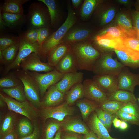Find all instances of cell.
I'll use <instances>...</instances> for the list:
<instances>
[{
  "mask_svg": "<svg viewBox=\"0 0 139 139\" xmlns=\"http://www.w3.org/2000/svg\"><path fill=\"white\" fill-rule=\"evenodd\" d=\"M70 45L76 60L78 70L92 71L101 55L99 51L90 44L83 41Z\"/></svg>",
  "mask_w": 139,
  "mask_h": 139,
  "instance_id": "1",
  "label": "cell"
},
{
  "mask_svg": "<svg viewBox=\"0 0 139 139\" xmlns=\"http://www.w3.org/2000/svg\"><path fill=\"white\" fill-rule=\"evenodd\" d=\"M76 21L75 13L69 7L67 17L64 23L55 32L53 33L41 47L40 58H47L54 49L61 43L63 38Z\"/></svg>",
  "mask_w": 139,
  "mask_h": 139,
  "instance_id": "2",
  "label": "cell"
},
{
  "mask_svg": "<svg viewBox=\"0 0 139 139\" xmlns=\"http://www.w3.org/2000/svg\"><path fill=\"white\" fill-rule=\"evenodd\" d=\"M38 2L32 3L29 7L26 22L29 29L49 27L48 24L50 18L48 8H46V6L45 4Z\"/></svg>",
  "mask_w": 139,
  "mask_h": 139,
  "instance_id": "3",
  "label": "cell"
},
{
  "mask_svg": "<svg viewBox=\"0 0 139 139\" xmlns=\"http://www.w3.org/2000/svg\"><path fill=\"white\" fill-rule=\"evenodd\" d=\"M16 74L23 85L26 98L33 106L39 108L41 106V102L36 82L27 71L17 70Z\"/></svg>",
  "mask_w": 139,
  "mask_h": 139,
  "instance_id": "4",
  "label": "cell"
},
{
  "mask_svg": "<svg viewBox=\"0 0 139 139\" xmlns=\"http://www.w3.org/2000/svg\"><path fill=\"white\" fill-rule=\"evenodd\" d=\"M125 67L120 62L114 59L111 53H106L101 54L92 71L96 75L111 74L118 75Z\"/></svg>",
  "mask_w": 139,
  "mask_h": 139,
  "instance_id": "5",
  "label": "cell"
},
{
  "mask_svg": "<svg viewBox=\"0 0 139 139\" xmlns=\"http://www.w3.org/2000/svg\"><path fill=\"white\" fill-rule=\"evenodd\" d=\"M19 36L20 41L17 54L13 61L5 67L4 71L5 73L20 67L22 61L32 53H37L40 56L41 47L37 42L31 43L26 40L20 34Z\"/></svg>",
  "mask_w": 139,
  "mask_h": 139,
  "instance_id": "6",
  "label": "cell"
},
{
  "mask_svg": "<svg viewBox=\"0 0 139 139\" xmlns=\"http://www.w3.org/2000/svg\"><path fill=\"white\" fill-rule=\"evenodd\" d=\"M27 71L37 83L40 94L41 96L44 95L47 89L60 80L64 75L55 69L45 73H41L33 71Z\"/></svg>",
  "mask_w": 139,
  "mask_h": 139,
  "instance_id": "7",
  "label": "cell"
},
{
  "mask_svg": "<svg viewBox=\"0 0 139 139\" xmlns=\"http://www.w3.org/2000/svg\"><path fill=\"white\" fill-rule=\"evenodd\" d=\"M0 97L5 102L9 110L22 115L31 120L36 116L35 110L27 101L20 102L1 93Z\"/></svg>",
  "mask_w": 139,
  "mask_h": 139,
  "instance_id": "8",
  "label": "cell"
},
{
  "mask_svg": "<svg viewBox=\"0 0 139 139\" xmlns=\"http://www.w3.org/2000/svg\"><path fill=\"white\" fill-rule=\"evenodd\" d=\"M22 70L35 72H47L54 69V68L48 63L41 60V58L37 53H32L23 59L20 64Z\"/></svg>",
  "mask_w": 139,
  "mask_h": 139,
  "instance_id": "9",
  "label": "cell"
},
{
  "mask_svg": "<svg viewBox=\"0 0 139 139\" xmlns=\"http://www.w3.org/2000/svg\"><path fill=\"white\" fill-rule=\"evenodd\" d=\"M85 97L99 104L108 100V95L92 79H86L83 82Z\"/></svg>",
  "mask_w": 139,
  "mask_h": 139,
  "instance_id": "10",
  "label": "cell"
},
{
  "mask_svg": "<svg viewBox=\"0 0 139 139\" xmlns=\"http://www.w3.org/2000/svg\"><path fill=\"white\" fill-rule=\"evenodd\" d=\"M73 112V109L65 102L56 107H45L41 114L45 119L51 118L61 121L66 116L72 115Z\"/></svg>",
  "mask_w": 139,
  "mask_h": 139,
  "instance_id": "11",
  "label": "cell"
},
{
  "mask_svg": "<svg viewBox=\"0 0 139 139\" xmlns=\"http://www.w3.org/2000/svg\"><path fill=\"white\" fill-rule=\"evenodd\" d=\"M118 89L133 93L135 87L139 85V74L133 73L125 67L118 75Z\"/></svg>",
  "mask_w": 139,
  "mask_h": 139,
  "instance_id": "12",
  "label": "cell"
},
{
  "mask_svg": "<svg viewBox=\"0 0 139 139\" xmlns=\"http://www.w3.org/2000/svg\"><path fill=\"white\" fill-rule=\"evenodd\" d=\"M92 79L108 95L118 89V75H95Z\"/></svg>",
  "mask_w": 139,
  "mask_h": 139,
  "instance_id": "13",
  "label": "cell"
},
{
  "mask_svg": "<svg viewBox=\"0 0 139 139\" xmlns=\"http://www.w3.org/2000/svg\"><path fill=\"white\" fill-rule=\"evenodd\" d=\"M83 73L77 71L64 74L62 79L55 85L61 92L66 94L75 84L82 83Z\"/></svg>",
  "mask_w": 139,
  "mask_h": 139,
  "instance_id": "14",
  "label": "cell"
},
{
  "mask_svg": "<svg viewBox=\"0 0 139 139\" xmlns=\"http://www.w3.org/2000/svg\"><path fill=\"white\" fill-rule=\"evenodd\" d=\"M95 42L99 47L103 50H117L123 51V38L112 37L106 34L97 35Z\"/></svg>",
  "mask_w": 139,
  "mask_h": 139,
  "instance_id": "15",
  "label": "cell"
},
{
  "mask_svg": "<svg viewBox=\"0 0 139 139\" xmlns=\"http://www.w3.org/2000/svg\"><path fill=\"white\" fill-rule=\"evenodd\" d=\"M123 38V51L133 60H139V35L129 36Z\"/></svg>",
  "mask_w": 139,
  "mask_h": 139,
  "instance_id": "16",
  "label": "cell"
},
{
  "mask_svg": "<svg viewBox=\"0 0 139 139\" xmlns=\"http://www.w3.org/2000/svg\"><path fill=\"white\" fill-rule=\"evenodd\" d=\"M54 69L63 74L77 71L76 60L71 49L64 56Z\"/></svg>",
  "mask_w": 139,
  "mask_h": 139,
  "instance_id": "17",
  "label": "cell"
},
{
  "mask_svg": "<svg viewBox=\"0 0 139 139\" xmlns=\"http://www.w3.org/2000/svg\"><path fill=\"white\" fill-rule=\"evenodd\" d=\"M65 94L60 91L54 85L50 86L46 93L41 106L45 107H52L62 102Z\"/></svg>",
  "mask_w": 139,
  "mask_h": 139,
  "instance_id": "18",
  "label": "cell"
},
{
  "mask_svg": "<svg viewBox=\"0 0 139 139\" xmlns=\"http://www.w3.org/2000/svg\"><path fill=\"white\" fill-rule=\"evenodd\" d=\"M71 49L70 45L62 42L51 52L47 57L48 63L54 68L64 56Z\"/></svg>",
  "mask_w": 139,
  "mask_h": 139,
  "instance_id": "19",
  "label": "cell"
},
{
  "mask_svg": "<svg viewBox=\"0 0 139 139\" xmlns=\"http://www.w3.org/2000/svg\"><path fill=\"white\" fill-rule=\"evenodd\" d=\"M89 126L91 130L101 139H117L110 136L108 130L99 120L96 113L91 116Z\"/></svg>",
  "mask_w": 139,
  "mask_h": 139,
  "instance_id": "20",
  "label": "cell"
},
{
  "mask_svg": "<svg viewBox=\"0 0 139 139\" xmlns=\"http://www.w3.org/2000/svg\"><path fill=\"white\" fill-rule=\"evenodd\" d=\"M29 0H5L0 5V11L1 12L23 15V5Z\"/></svg>",
  "mask_w": 139,
  "mask_h": 139,
  "instance_id": "21",
  "label": "cell"
},
{
  "mask_svg": "<svg viewBox=\"0 0 139 139\" xmlns=\"http://www.w3.org/2000/svg\"><path fill=\"white\" fill-rule=\"evenodd\" d=\"M2 19L6 27L15 29L21 27L26 22V15L1 12Z\"/></svg>",
  "mask_w": 139,
  "mask_h": 139,
  "instance_id": "22",
  "label": "cell"
},
{
  "mask_svg": "<svg viewBox=\"0 0 139 139\" xmlns=\"http://www.w3.org/2000/svg\"><path fill=\"white\" fill-rule=\"evenodd\" d=\"M90 34V31L86 29H79L74 30L67 33L62 42H65L70 45L83 41L88 37Z\"/></svg>",
  "mask_w": 139,
  "mask_h": 139,
  "instance_id": "23",
  "label": "cell"
},
{
  "mask_svg": "<svg viewBox=\"0 0 139 139\" xmlns=\"http://www.w3.org/2000/svg\"><path fill=\"white\" fill-rule=\"evenodd\" d=\"M66 102L69 105L74 103L77 100L85 97L84 89L82 83H78L72 87L66 93Z\"/></svg>",
  "mask_w": 139,
  "mask_h": 139,
  "instance_id": "24",
  "label": "cell"
},
{
  "mask_svg": "<svg viewBox=\"0 0 139 139\" xmlns=\"http://www.w3.org/2000/svg\"><path fill=\"white\" fill-rule=\"evenodd\" d=\"M108 100L122 102L136 103L137 99L133 94L126 90L118 89L108 95Z\"/></svg>",
  "mask_w": 139,
  "mask_h": 139,
  "instance_id": "25",
  "label": "cell"
},
{
  "mask_svg": "<svg viewBox=\"0 0 139 139\" xmlns=\"http://www.w3.org/2000/svg\"><path fill=\"white\" fill-rule=\"evenodd\" d=\"M63 126L64 130L67 132L85 134L90 131L85 124L78 120L69 121L64 123Z\"/></svg>",
  "mask_w": 139,
  "mask_h": 139,
  "instance_id": "26",
  "label": "cell"
},
{
  "mask_svg": "<svg viewBox=\"0 0 139 139\" xmlns=\"http://www.w3.org/2000/svg\"><path fill=\"white\" fill-rule=\"evenodd\" d=\"M95 102L88 99L81 100L77 102L76 105L79 108L83 119H86L90 114L97 108Z\"/></svg>",
  "mask_w": 139,
  "mask_h": 139,
  "instance_id": "27",
  "label": "cell"
},
{
  "mask_svg": "<svg viewBox=\"0 0 139 139\" xmlns=\"http://www.w3.org/2000/svg\"><path fill=\"white\" fill-rule=\"evenodd\" d=\"M1 89L2 92L18 101L22 102L26 101L23 86L22 82L14 87Z\"/></svg>",
  "mask_w": 139,
  "mask_h": 139,
  "instance_id": "28",
  "label": "cell"
},
{
  "mask_svg": "<svg viewBox=\"0 0 139 139\" xmlns=\"http://www.w3.org/2000/svg\"><path fill=\"white\" fill-rule=\"evenodd\" d=\"M19 46V42L1 51L5 64L7 63L9 65L14 60L18 54Z\"/></svg>",
  "mask_w": 139,
  "mask_h": 139,
  "instance_id": "29",
  "label": "cell"
},
{
  "mask_svg": "<svg viewBox=\"0 0 139 139\" xmlns=\"http://www.w3.org/2000/svg\"><path fill=\"white\" fill-rule=\"evenodd\" d=\"M126 103L108 100L99 105L103 110L112 114H115Z\"/></svg>",
  "mask_w": 139,
  "mask_h": 139,
  "instance_id": "30",
  "label": "cell"
},
{
  "mask_svg": "<svg viewBox=\"0 0 139 139\" xmlns=\"http://www.w3.org/2000/svg\"><path fill=\"white\" fill-rule=\"evenodd\" d=\"M43 3L48 9L50 18V25H55L58 18V12L57 3L54 0H38Z\"/></svg>",
  "mask_w": 139,
  "mask_h": 139,
  "instance_id": "31",
  "label": "cell"
},
{
  "mask_svg": "<svg viewBox=\"0 0 139 139\" xmlns=\"http://www.w3.org/2000/svg\"><path fill=\"white\" fill-rule=\"evenodd\" d=\"M33 131L32 125L29 120L25 118L20 120L18 126V133L20 138L29 135Z\"/></svg>",
  "mask_w": 139,
  "mask_h": 139,
  "instance_id": "32",
  "label": "cell"
},
{
  "mask_svg": "<svg viewBox=\"0 0 139 139\" xmlns=\"http://www.w3.org/2000/svg\"><path fill=\"white\" fill-rule=\"evenodd\" d=\"M118 58L125 66L132 68L139 67V60L134 61L132 60L124 51L117 50H113Z\"/></svg>",
  "mask_w": 139,
  "mask_h": 139,
  "instance_id": "33",
  "label": "cell"
},
{
  "mask_svg": "<svg viewBox=\"0 0 139 139\" xmlns=\"http://www.w3.org/2000/svg\"><path fill=\"white\" fill-rule=\"evenodd\" d=\"M14 119L11 115L6 117L4 119L1 126L0 129L1 138L13 130Z\"/></svg>",
  "mask_w": 139,
  "mask_h": 139,
  "instance_id": "34",
  "label": "cell"
},
{
  "mask_svg": "<svg viewBox=\"0 0 139 139\" xmlns=\"http://www.w3.org/2000/svg\"><path fill=\"white\" fill-rule=\"evenodd\" d=\"M97 1L96 0H85L81 12V15L83 18L89 17L92 13L97 5Z\"/></svg>",
  "mask_w": 139,
  "mask_h": 139,
  "instance_id": "35",
  "label": "cell"
},
{
  "mask_svg": "<svg viewBox=\"0 0 139 139\" xmlns=\"http://www.w3.org/2000/svg\"><path fill=\"white\" fill-rule=\"evenodd\" d=\"M21 82L19 78L17 79L13 76L9 75L1 78L0 87L1 88H12L17 86Z\"/></svg>",
  "mask_w": 139,
  "mask_h": 139,
  "instance_id": "36",
  "label": "cell"
},
{
  "mask_svg": "<svg viewBox=\"0 0 139 139\" xmlns=\"http://www.w3.org/2000/svg\"><path fill=\"white\" fill-rule=\"evenodd\" d=\"M19 36H1L0 38V51H2L9 46L19 43Z\"/></svg>",
  "mask_w": 139,
  "mask_h": 139,
  "instance_id": "37",
  "label": "cell"
},
{
  "mask_svg": "<svg viewBox=\"0 0 139 139\" xmlns=\"http://www.w3.org/2000/svg\"><path fill=\"white\" fill-rule=\"evenodd\" d=\"M61 124L58 122H52L47 126L45 130L44 139H54L55 134L59 129Z\"/></svg>",
  "mask_w": 139,
  "mask_h": 139,
  "instance_id": "38",
  "label": "cell"
},
{
  "mask_svg": "<svg viewBox=\"0 0 139 139\" xmlns=\"http://www.w3.org/2000/svg\"><path fill=\"white\" fill-rule=\"evenodd\" d=\"M38 29H29L23 33L20 34L26 40L34 44L37 42Z\"/></svg>",
  "mask_w": 139,
  "mask_h": 139,
  "instance_id": "39",
  "label": "cell"
},
{
  "mask_svg": "<svg viewBox=\"0 0 139 139\" xmlns=\"http://www.w3.org/2000/svg\"><path fill=\"white\" fill-rule=\"evenodd\" d=\"M115 115L116 117L120 118L123 121L136 124H139V118L126 112L119 110Z\"/></svg>",
  "mask_w": 139,
  "mask_h": 139,
  "instance_id": "40",
  "label": "cell"
},
{
  "mask_svg": "<svg viewBox=\"0 0 139 139\" xmlns=\"http://www.w3.org/2000/svg\"><path fill=\"white\" fill-rule=\"evenodd\" d=\"M120 110L139 118V108L136 103H126Z\"/></svg>",
  "mask_w": 139,
  "mask_h": 139,
  "instance_id": "41",
  "label": "cell"
},
{
  "mask_svg": "<svg viewBox=\"0 0 139 139\" xmlns=\"http://www.w3.org/2000/svg\"><path fill=\"white\" fill-rule=\"evenodd\" d=\"M49 27H44L38 29L37 42L41 47L44 42L52 34Z\"/></svg>",
  "mask_w": 139,
  "mask_h": 139,
  "instance_id": "42",
  "label": "cell"
},
{
  "mask_svg": "<svg viewBox=\"0 0 139 139\" xmlns=\"http://www.w3.org/2000/svg\"><path fill=\"white\" fill-rule=\"evenodd\" d=\"M117 22L118 24H120L125 28L132 29L134 28L130 19L126 15L121 14L117 17Z\"/></svg>",
  "mask_w": 139,
  "mask_h": 139,
  "instance_id": "43",
  "label": "cell"
},
{
  "mask_svg": "<svg viewBox=\"0 0 139 139\" xmlns=\"http://www.w3.org/2000/svg\"><path fill=\"white\" fill-rule=\"evenodd\" d=\"M100 111L104 119L106 125V128L108 130H110L114 119L116 117L115 114H112L99 108Z\"/></svg>",
  "mask_w": 139,
  "mask_h": 139,
  "instance_id": "44",
  "label": "cell"
},
{
  "mask_svg": "<svg viewBox=\"0 0 139 139\" xmlns=\"http://www.w3.org/2000/svg\"><path fill=\"white\" fill-rule=\"evenodd\" d=\"M115 14V11L113 8H111L104 13L101 17V21L103 24L110 22L113 18Z\"/></svg>",
  "mask_w": 139,
  "mask_h": 139,
  "instance_id": "45",
  "label": "cell"
},
{
  "mask_svg": "<svg viewBox=\"0 0 139 139\" xmlns=\"http://www.w3.org/2000/svg\"><path fill=\"white\" fill-rule=\"evenodd\" d=\"M40 131L38 127L35 125L33 133L29 135L19 139H39Z\"/></svg>",
  "mask_w": 139,
  "mask_h": 139,
  "instance_id": "46",
  "label": "cell"
},
{
  "mask_svg": "<svg viewBox=\"0 0 139 139\" xmlns=\"http://www.w3.org/2000/svg\"><path fill=\"white\" fill-rule=\"evenodd\" d=\"M73 132H68L61 134V139H81V136Z\"/></svg>",
  "mask_w": 139,
  "mask_h": 139,
  "instance_id": "47",
  "label": "cell"
},
{
  "mask_svg": "<svg viewBox=\"0 0 139 139\" xmlns=\"http://www.w3.org/2000/svg\"><path fill=\"white\" fill-rule=\"evenodd\" d=\"M134 27L139 31V11H136L132 14Z\"/></svg>",
  "mask_w": 139,
  "mask_h": 139,
  "instance_id": "48",
  "label": "cell"
},
{
  "mask_svg": "<svg viewBox=\"0 0 139 139\" xmlns=\"http://www.w3.org/2000/svg\"><path fill=\"white\" fill-rule=\"evenodd\" d=\"M98 136L92 131L91 130L88 133L81 136V139H97Z\"/></svg>",
  "mask_w": 139,
  "mask_h": 139,
  "instance_id": "49",
  "label": "cell"
},
{
  "mask_svg": "<svg viewBox=\"0 0 139 139\" xmlns=\"http://www.w3.org/2000/svg\"><path fill=\"white\" fill-rule=\"evenodd\" d=\"M17 135L15 132L13 130L4 136L2 139H17Z\"/></svg>",
  "mask_w": 139,
  "mask_h": 139,
  "instance_id": "50",
  "label": "cell"
},
{
  "mask_svg": "<svg viewBox=\"0 0 139 139\" xmlns=\"http://www.w3.org/2000/svg\"><path fill=\"white\" fill-rule=\"evenodd\" d=\"M117 117H115L112 123L114 127L116 128L119 127L121 121L118 119Z\"/></svg>",
  "mask_w": 139,
  "mask_h": 139,
  "instance_id": "51",
  "label": "cell"
},
{
  "mask_svg": "<svg viewBox=\"0 0 139 139\" xmlns=\"http://www.w3.org/2000/svg\"><path fill=\"white\" fill-rule=\"evenodd\" d=\"M6 25L5 23L3 20L1 14L0 13V30H3L5 27Z\"/></svg>",
  "mask_w": 139,
  "mask_h": 139,
  "instance_id": "52",
  "label": "cell"
},
{
  "mask_svg": "<svg viewBox=\"0 0 139 139\" xmlns=\"http://www.w3.org/2000/svg\"><path fill=\"white\" fill-rule=\"evenodd\" d=\"M72 4L75 8H77L82 1L81 0H72Z\"/></svg>",
  "mask_w": 139,
  "mask_h": 139,
  "instance_id": "53",
  "label": "cell"
},
{
  "mask_svg": "<svg viewBox=\"0 0 139 139\" xmlns=\"http://www.w3.org/2000/svg\"><path fill=\"white\" fill-rule=\"evenodd\" d=\"M128 127L127 123L124 121H121L120 124L119 128L123 130H125Z\"/></svg>",
  "mask_w": 139,
  "mask_h": 139,
  "instance_id": "54",
  "label": "cell"
},
{
  "mask_svg": "<svg viewBox=\"0 0 139 139\" xmlns=\"http://www.w3.org/2000/svg\"><path fill=\"white\" fill-rule=\"evenodd\" d=\"M62 133L61 130L59 129L56 134L55 136L54 139H61Z\"/></svg>",
  "mask_w": 139,
  "mask_h": 139,
  "instance_id": "55",
  "label": "cell"
},
{
  "mask_svg": "<svg viewBox=\"0 0 139 139\" xmlns=\"http://www.w3.org/2000/svg\"><path fill=\"white\" fill-rule=\"evenodd\" d=\"M0 60L1 63L2 64H5V62L2 55L1 51H0Z\"/></svg>",
  "mask_w": 139,
  "mask_h": 139,
  "instance_id": "56",
  "label": "cell"
},
{
  "mask_svg": "<svg viewBox=\"0 0 139 139\" xmlns=\"http://www.w3.org/2000/svg\"><path fill=\"white\" fill-rule=\"evenodd\" d=\"M118 1L120 3L124 4H126L129 2V1L127 0H118Z\"/></svg>",
  "mask_w": 139,
  "mask_h": 139,
  "instance_id": "57",
  "label": "cell"
},
{
  "mask_svg": "<svg viewBox=\"0 0 139 139\" xmlns=\"http://www.w3.org/2000/svg\"><path fill=\"white\" fill-rule=\"evenodd\" d=\"M5 103L3 99L0 97V106L2 107L4 105Z\"/></svg>",
  "mask_w": 139,
  "mask_h": 139,
  "instance_id": "58",
  "label": "cell"
},
{
  "mask_svg": "<svg viewBox=\"0 0 139 139\" xmlns=\"http://www.w3.org/2000/svg\"><path fill=\"white\" fill-rule=\"evenodd\" d=\"M136 8L137 9V11H139V0L137 1V4Z\"/></svg>",
  "mask_w": 139,
  "mask_h": 139,
  "instance_id": "59",
  "label": "cell"
},
{
  "mask_svg": "<svg viewBox=\"0 0 139 139\" xmlns=\"http://www.w3.org/2000/svg\"><path fill=\"white\" fill-rule=\"evenodd\" d=\"M97 139H101V138H100V137L98 136V138Z\"/></svg>",
  "mask_w": 139,
  "mask_h": 139,
  "instance_id": "60",
  "label": "cell"
},
{
  "mask_svg": "<svg viewBox=\"0 0 139 139\" xmlns=\"http://www.w3.org/2000/svg\"><path fill=\"white\" fill-rule=\"evenodd\" d=\"M138 100L139 102V98L138 99Z\"/></svg>",
  "mask_w": 139,
  "mask_h": 139,
  "instance_id": "61",
  "label": "cell"
}]
</instances>
